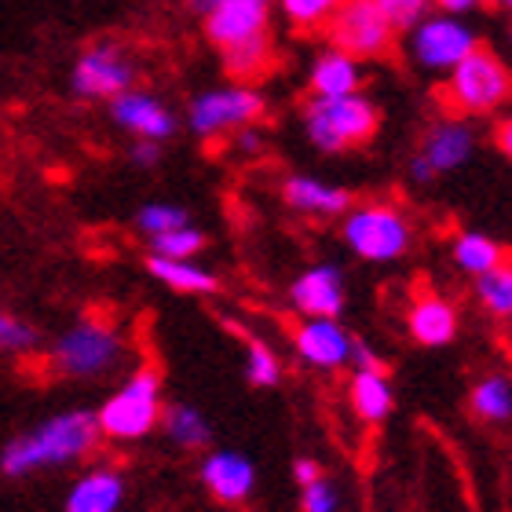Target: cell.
Masks as SVG:
<instances>
[{"mask_svg":"<svg viewBox=\"0 0 512 512\" xmlns=\"http://www.w3.org/2000/svg\"><path fill=\"white\" fill-rule=\"evenodd\" d=\"M136 81V66L125 55V48L118 44H92L81 52L74 66V77H70V88H74L77 99H114L121 92H128Z\"/></svg>","mask_w":512,"mask_h":512,"instance_id":"12","label":"cell"},{"mask_svg":"<svg viewBox=\"0 0 512 512\" xmlns=\"http://www.w3.org/2000/svg\"><path fill=\"white\" fill-rule=\"evenodd\" d=\"M289 304L300 319H341L348 304V282L344 271L330 260L304 267L289 282Z\"/></svg>","mask_w":512,"mask_h":512,"instance_id":"13","label":"cell"},{"mask_svg":"<svg viewBox=\"0 0 512 512\" xmlns=\"http://www.w3.org/2000/svg\"><path fill=\"white\" fill-rule=\"evenodd\" d=\"M209 246L202 227L183 224L172 227V231H161V235L147 238V253L150 256H169V260H198Z\"/></svg>","mask_w":512,"mask_h":512,"instance_id":"28","label":"cell"},{"mask_svg":"<svg viewBox=\"0 0 512 512\" xmlns=\"http://www.w3.org/2000/svg\"><path fill=\"white\" fill-rule=\"evenodd\" d=\"M128 161H132L136 169H154L161 161V143H154V139H136V143L128 147Z\"/></svg>","mask_w":512,"mask_h":512,"instance_id":"35","label":"cell"},{"mask_svg":"<svg viewBox=\"0 0 512 512\" xmlns=\"http://www.w3.org/2000/svg\"><path fill=\"white\" fill-rule=\"evenodd\" d=\"M381 128V110L363 92L352 96H311L304 103V132L322 154H348L366 147Z\"/></svg>","mask_w":512,"mask_h":512,"instance_id":"4","label":"cell"},{"mask_svg":"<svg viewBox=\"0 0 512 512\" xmlns=\"http://www.w3.org/2000/svg\"><path fill=\"white\" fill-rule=\"evenodd\" d=\"M355 337L341 319H300L293 326V352L311 370H344L352 363Z\"/></svg>","mask_w":512,"mask_h":512,"instance_id":"15","label":"cell"},{"mask_svg":"<svg viewBox=\"0 0 512 512\" xmlns=\"http://www.w3.org/2000/svg\"><path fill=\"white\" fill-rule=\"evenodd\" d=\"M348 370H388V366H384V359L374 352V348H370V344L355 341L352 344V363H348Z\"/></svg>","mask_w":512,"mask_h":512,"instance_id":"36","label":"cell"},{"mask_svg":"<svg viewBox=\"0 0 512 512\" xmlns=\"http://www.w3.org/2000/svg\"><path fill=\"white\" fill-rule=\"evenodd\" d=\"M147 275L158 286L183 293V297H213L220 293V275L198 260H169V256H147Z\"/></svg>","mask_w":512,"mask_h":512,"instance_id":"21","label":"cell"},{"mask_svg":"<svg viewBox=\"0 0 512 512\" xmlns=\"http://www.w3.org/2000/svg\"><path fill=\"white\" fill-rule=\"evenodd\" d=\"M476 154V132L472 125H465L461 118H447L432 125L421 136V147L410 158V183L428 187L432 180L447 176V172L465 169Z\"/></svg>","mask_w":512,"mask_h":512,"instance_id":"9","label":"cell"},{"mask_svg":"<svg viewBox=\"0 0 512 512\" xmlns=\"http://www.w3.org/2000/svg\"><path fill=\"white\" fill-rule=\"evenodd\" d=\"M469 414L480 425L509 428L512 425V374L491 370L469 388Z\"/></svg>","mask_w":512,"mask_h":512,"instance_id":"23","label":"cell"},{"mask_svg":"<svg viewBox=\"0 0 512 512\" xmlns=\"http://www.w3.org/2000/svg\"><path fill=\"white\" fill-rule=\"evenodd\" d=\"M128 502L125 472L110 461H96L70 480L59 512H121Z\"/></svg>","mask_w":512,"mask_h":512,"instance_id":"16","label":"cell"},{"mask_svg":"<svg viewBox=\"0 0 512 512\" xmlns=\"http://www.w3.org/2000/svg\"><path fill=\"white\" fill-rule=\"evenodd\" d=\"M498 8H505V11H512V0H502V4H498Z\"/></svg>","mask_w":512,"mask_h":512,"instance_id":"41","label":"cell"},{"mask_svg":"<svg viewBox=\"0 0 512 512\" xmlns=\"http://www.w3.org/2000/svg\"><path fill=\"white\" fill-rule=\"evenodd\" d=\"M128 359H132L128 333L118 322L99 315H81L48 344V366L66 381H107L125 370Z\"/></svg>","mask_w":512,"mask_h":512,"instance_id":"2","label":"cell"},{"mask_svg":"<svg viewBox=\"0 0 512 512\" xmlns=\"http://www.w3.org/2000/svg\"><path fill=\"white\" fill-rule=\"evenodd\" d=\"M220 55H224V70L235 85H253V81L267 77L275 70V59H278L271 33L249 37V41L235 44V48H227V52H220Z\"/></svg>","mask_w":512,"mask_h":512,"instance_id":"25","label":"cell"},{"mask_svg":"<svg viewBox=\"0 0 512 512\" xmlns=\"http://www.w3.org/2000/svg\"><path fill=\"white\" fill-rule=\"evenodd\" d=\"M165 410V384L154 363H136L96 406L99 436L110 443H139L158 432Z\"/></svg>","mask_w":512,"mask_h":512,"instance_id":"3","label":"cell"},{"mask_svg":"<svg viewBox=\"0 0 512 512\" xmlns=\"http://www.w3.org/2000/svg\"><path fill=\"white\" fill-rule=\"evenodd\" d=\"M242 374L253 388H278L282 384V359L267 341L249 337L246 341V359H242Z\"/></svg>","mask_w":512,"mask_h":512,"instance_id":"29","label":"cell"},{"mask_svg":"<svg viewBox=\"0 0 512 512\" xmlns=\"http://www.w3.org/2000/svg\"><path fill=\"white\" fill-rule=\"evenodd\" d=\"M406 330L421 348H447L458 337V308L439 293H421L406 311Z\"/></svg>","mask_w":512,"mask_h":512,"instance_id":"19","label":"cell"},{"mask_svg":"<svg viewBox=\"0 0 512 512\" xmlns=\"http://www.w3.org/2000/svg\"><path fill=\"white\" fill-rule=\"evenodd\" d=\"M450 260L465 271V275H483L505 260L502 242H494L491 235H480V231H461L454 242H450Z\"/></svg>","mask_w":512,"mask_h":512,"instance_id":"26","label":"cell"},{"mask_svg":"<svg viewBox=\"0 0 512 512\" xmlns=\"http://www.w3.org/2000/svg\"><path fill=\"white\" fill-rule=\"evenodd\" d=\"M319 476H326V472H322V465L315 458L293 461V480H297V487H308V483H315Z\"/></svg>","mask_w":512,"mask_h":512,"instance_id":"37","label":"cell"},{"mask_svg":"<svg viewBox=\"0 0 512 512\" xmlns=\"http://www.w3.org/2000/svg\"><path fill=\"white\" fill-rule=\"evenodd\" d=\"M476 30L465 26L458 15H425L410 30V55L425 70H454L476 48Z\"/></svg>","mask_w":512,"mask_h":512,"instance_id":"11","label":"cell"},{"mask_svg":"<svg viewBox=\"0 0 512 512\" xmlns=\"http://www.w3.org/2000/svg\"><path fill=\"white\" fill-rule=\"evenodd\" d=\"M447 85H443V99L454 114L465 118H483L502 110L512 99V70L505 59L491 48L476 44L454 70H447Z\"/></svg>","mask_w":512,"mask_h":512,"instance_id":"5","label":"cell"},{"mask_svg":"<svg viewBox=\"0 0 512 512\" xmlns=\"http://www.w3.org/2000/svg\"><path fill=\"white\" fill-rule=\"evenodd\" d=\"M158 432L169 439L176 450H183V454H202V450L213 447V425H209V417L191 403H169V399H165Z\"/></svg>","mask_w":512,"mask_h":512,"instance_id":"22","label":"cell"},{"mask_svg":"<svg viewBox=\"0 0 512 512\" xmlns=\"http://www.w3.org/2000/svg\"><path fill=\"white\" fill-rule=\"evenodd\" d=\"M337 4L341 0H282V11L297 30H322Z\"/></svg>","mask_w":512,"mask_h":512,"instance_id":"32","label":"cell"},{"mask_svg":"<svg viewBox=\"0 0 512 512\" xmlns=\"http://www.w3.org/2000/svg\"><path fill=\"white\" fill-rule=\"evenodd\" d=\"M235 150H242V154H260L264 150V136L256 132V125H246L235 132Z\"/></svg>","mask_w":512,"mask_h":512,"instance_id":"38","label":"cell"},{"mask_svg":"<svg viewBox=\"0 0 512 512\" xmlns=\"http://www.w3.org/2000/svg\"><path fill=\"white\" fill-rule=\"evenodd\" d=\"M494 143H498V150L512 161V114H505V118L498 121V128H494Z\"/></svg>","mask_w":512,"mask_h":512,"instance_id":"39","label":"cell"},{"mask_svg":"<svg viewBox=\"0 0 512 512\" xmlns=\"http://www.w3.org/2000/svg\"><path fill=\"white\" fill-rule=\"evenodd\" d=\"M282 202H286L293 213L333 220V216H344L352 209V191H348V187H337V183L319 180V176L293 172V176L282 180Z\"/></svg>","mask_w":512,"mask_h":512,"instance_id":"18","label":"cell"},{"mask_svg":"<svg viewBox=\"0 0 512 512\" xmlns=\"http://www.w3.org/2000/svg\"><path fill=\"white\" fill-rule=\"evenodd\" d=\"M381 15L392 22V30H414L417 22L425 19L428 8H432V0H374Z\"/></svg>","mask_w":512,"mask_h":512,"instance_id":"33","label":"cell"},{"mask_svg":"<svg viewBox=\"0 0 512 512\" xmlns=\"http://www.w3.org/2000/svg\"><path fill=\"white\" fill-rule=\"evenodd\" d=\"M322 30L330 37V48L352 55L359 63L363 59H384L395 48L392 22L384 19L374 0H341Z\"/></svg>","mask_w":512,"mask_h":512,"instance_id":"8","label":"cell"},{"mask_svg":"<svg viewBox=\"0 0 512 512\" xmlns=\"http://www.w3.org/2000/svg\"><path fill=\"white\" fill-rule=\"evenodd\" d=\"M341 238L366 264H395L414 246V224L399 205L366 202L341 216Z\"/></svg>","mask_w":512,"mask_h":512,"instance_id":"6","label":"cell"},{"mask_svg":"<svg viewBox=\"0 0 512 512\" xmlns=\"http://www.w3.org/2000/svg\"><path fill=\"white\" fill-rule=\"evenodd\" d=\"M483 0H436V8L443 11V15H469V11H476L480 8Z\"/></svg>","mask_w":512,"mask_h":512,"instance_id":"40","label":"cell"},{"mask_svg":"<svg viewBox=\"0 0 512 512\" xmlns=\"http://www.w3.org/2000/svg\"><path fill=\"white\" fill-rule=\"evenodd\" d=\"M103 436L96 425V410L70 406L59 414L41 417L37 425L22 428L0 447V476L30 480L41 472H63L88 461L99 450Z\"/></svg>","mask_w":512,"mask_h":512,"instance_id":"1","label":"cell"},{"mask_svg":"<svg viewBox=\"0 0 512 512\" xmlns=\"http://www.w3.org/2000/svg\"><path fill=\"white\" fill-rule=\"evenodd\" d=\"M341 509V491L330 476H319L315 483L300 487V512H337Z\"/></svg>","mask_w":512,"mask_h":512,"instance_id":"34","label":"cell"},{"mask_svg":"<svg viewBox=\"0 0 512 512\" xmlns=\"http://www.w3.org/2000/svg\"><path fill=\"white\" fill-rule=\"evenodd\" d=\"M308 88L311 96H352L363 88V66L352 55L337 52H322L308 70Z\"/></svg>","mask_w":512,"mask_h":512,"instance_id":"24","label":"cell"},{"mask_svg":"<svg viewBox=\"0 0 512 512\" xmlns=\"http://www.w3.org/2000/svg\"><path fill=\"white\" fill-rule=\"evenodd\" d=\"M44 344L41 330L15 311L0 308V355H33Z\"/></svg>","mask_w":512,"mask_h":512,"instance_id":"30","label":"cell"},{"mask_svg":"<svg viewBox=\"0 0 512 512\" xmlns=\"http://www.w3.org/2000/svg\"><path fill=\"white\" fill-rule=\"evenodd\" d=\"M110 118L114 125L125 128L128 136L136 139H154V143H165V139L176 136V114H172L158 96L150 92H139V88H128L121 96L110 99Z\"/></svg>","mask_w":512,"mask_h":512,"instance_id":"17","label":"cell"},{"mask_svg":"<svg viewBox=\"0 0 512 512\" xmlns=\"http://www.w3.org/2000/svg\"><path fill=\"white\" fill-rule=\"evenodd\" d=\"M472 293H476V304H480L487 315H494V319H512V264L509 260H502L498 267L476 275Z\"/></svg>","mask_w":512,"mask_h":512,"instance_id":"27","label":"cell"},{"mask_svg":"<svg viewBox=\"0 0 512 512\" xmlns=\"http://www.w3.org/2000/svg\"><path fill=\"white\" fill-rule=\"evenodd\" d=\"M191 224V213L176 202H147L139 205L136 216H132V227H136L143 238H154L161 231H172V227Z\"/></svg>","mask_w":512,"mask_h":512,"instance_id":"31","label":"cell"},{"mask_svg":"<svg viewBox=\"0 0 512 512\" xmlns=\"http://www.w3.org/2000/svg\"><path fill=\"white\" fill-rule=\"evenodd\" d=\"M198 480L220 505H242L256 494L260 472H256V461L242 450L209 447L198 461Z\"/></svg>","mask_w":512,"mask_h":512,"instance_id":"14","label":"cell"},{"mask_svg":"<svg viewBox=\"0 0 512 512\" xmlns=\"http://www.w3.org/2000/svg\"><path fill=\"white\" fill-rule=\"evenodd\" d=\"M267 114V99L253 85H227L202 92L187 107V125L198 139L235 136L238 128L256 125Z\"/></svg>","mask_w":512,"mask_h":512,"instance_id":"7","label":"cell"},{"mask_svg":"<svg viewBox=\"0 0 512 512\" xmlns=\"http://www.w3.org/2000/svg\"><path fill=\"white\" fill-rule=\"evenodd\" d=\"M205 26V41L227 52L235 44L267 33L271 0H187Z\"/></svg>","mask_w":512,"mask_h":512,"instance_id":"10","label":"cell"},{"mask_svg":"<svg viewBox=\"0 0 512 512\" xmlns=\"http://www.w3.org/2000/svg\"><path fill=\"white\" fill-rule=\"evenodd\" d=\"M348 406L363 425H384L395 410V388L388 370H352L348 381Z\"/></svg>","mask_w":512,"mask_h":512,"instance_id":"20","label":"cell"}]
</instances>
